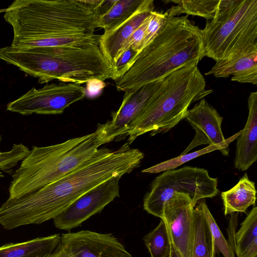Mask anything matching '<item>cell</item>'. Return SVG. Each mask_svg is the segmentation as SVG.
<instances>
[{
    "mask_svg": "<svg viewBox=\"0 0 257 257\" xmlns=\"http://www.w3.org/2000/svg\"><path fill=\"white\" fill-rule=\"evenodd\" d=\"M1 139H2V138H1V135H0V143H1ZM1 152L0 151V153H1Z\"/></svg>",
    "mask_w": 257,
    "mask_h": 257,
    "instance_id": "cell-33",
    "label": "cell"
},
{
    "mask_svg": "<svg viewBox=\"0 0 257 257\" xmlns=\"http://www.w3.org/2000/svg\"><path fill=\"white\" fill-rule=\"evenodd\" d=\"M170 257H183L180 252L175 248L171 242V252Z\"/></svg>",
    "mask_w": 257,
    "mask_h": 257,
    "instance_id": "cell-31",
    "label": "cell"
},
{
    "mask_svg": "<svg viewBox=\"0 0 257 257\" xmlns=\"http://www.w3.org/2000/svg\"><path fill=\"white\" fill-rule=\"evenodd\" d=\"M153 0H144L136 12L112 30L99 35L98 46L107 61L113 67L117 55L135 31L154 11Z\"/></svg>",
    "mask_w": 257,
    "mask_h": 257,
    "instance_id": "cell-15",
    "label": "cell"
},
{
    "mask_svg": "<svg viewBox=\"0 0 257 257\" xmlns=\"http://www.w3.org/2000/svg\"><path fill=\"white\" fill-rule=\"evenodd\" d=\"M0 59L38 78L40 84L56 79L81 84L113 76V67L96 44L25 48L9 46L0 48Z\"/></svg>",
    "mask_w": 257,
    "mask_h": 257,
    "instance_id": "cell-4",
    "label": "cell"
},
{
    "mask_svg": "<svg viewBox=\"0 0 257 257\" xmlns=\"http://www.w3.org/2000/svg\"><path fill=\"white\" fill-rule=\"evenodd\" d=\"M99 131L56 145L33 146L12 173L9 198L28 195L72 172L98 151Z\"/></svg>",
    "mask_w": 257,
    "mask_h": 257,
    "instance_id": "cell-5",
    "label": "cell"
},
{
    "mask_svg": "<svg viewBox=\"0 0 257 257\" xmlns=\"http://www.w3.org/2000/svg\"><path fill=\"white\" fill-rule=\"evenodd\" d=\"M167 16L166 12L161 13L153 11L151 13L146 30L143 48L155 38L165 23Z\"/></svg>",
    "mask_w": 257,
    "mask_h": 257,
    "instance_id": "cell-29",
    "label": "cell"
},
{
    "mask_svg": "<svg viewBox=\"0 0 257 257\" xmlns=\"http://www.w3.org/2000/svg\"><path fill=\"white\" fill-rule=\"evenodd\" d=\"M201 33L204 57L216 62L257 51V0H219Z\"/></svg>",
    "mask_w": 257,
    "mask_h": 257,
    "instance_id": "cell-7",
    "label": "cell"
},
{
    "mask_svg": "<svg viewBox=\"0 0 257 257\" xmlns=\"http://www.w3.org/2000/svg\"><path fill=\"white\" fill-rule=\"evenodd\" d=\"M86 93L90 96H95L98 94L101 90L106 86L104 81L99 79H92L86 83Z\"/></svg>",
    "mask_w": 257,
    "mask_h": 257,
    "instance_id": "cell-30",
    "label": "cell"
},
{
    "mask_svg": "<svg viewBox=\"0 0 257 257\" xmlns=\"http://www.w3.org/2000/svg\"><path fill=\"white\" fill-rule=\"evenodd\" d=\"M150 17V15L133 33L118 53L116 60L123 52L129 48L133 49L137 53L142 49Z\"/></svg>",
    "mask_w": 257,
    "mask_h": 257,
    "instance_id": "cell-28",
    "label": "cell"
},
{
    "mask_svg": "<svg viewBox=\"0 0 257 257\" xmlns=\"http://www.w3.org/2000/svg\"><path fill=\"white\" fill-rule=\"evenodd\" d=\"M228 145H210L198 151L189 154L180 155L179 156L160 163L155 166L143 170V173H158L167 170L175 169L185 163L195 159L200 156L210 153L211 152L219 150L223 155L226 156L229 153Z\"/></svg>",
    "mask_w": 257,
    "mask_h": 257,
    "instance_id": "cell-25",
    "label": "cell"
},
{
    "mask_svg": "<svg viewBox=\"0 0 257 257\" xmlns=\"http://www.w3.org/2000/svg\"><path fill=\"white\" fill-rule=\"evenodd\" d=\"M121 177H113L84 193L53 219L55 226L60 230H69L101 211L119 196V181Z\"/></svg>",
    "mask_w": 257,
    "mask_h": 257,
    "instance_id": "cell-10",
    "label": "cell"
},
{
    "mask_svg": "<svg viewBox=\"0 0 257 257\" xmlns=\"http://www.w3.org/2000/svg\"><path fill=\"white\" fill-rule=\"evenodd\" d=\"M144 0H117L110 9L99 19V27L104 32L118 26L132 16Z\"/></svg>",
    "mask_w": 257,
    "mask_h": 257,
    "instance_id": "cell-22",
    "label": "cell"
},
{
    "mask_svg": "<svg viewBox=\"0 0 257 257\" xmlns=\"http://www.w3.org/2000/svg\"><path fill=\"white\" fill-rule=\"evenodd\" d=\"M126 143L112 151L99 149L92 158L63 176L28 195L8 199L0 207V224L11 230L53 219L84 193L117 176L132 172L144 157Z\"/></svg>",
    "mask_w": 257,
    "mask_h": 257,
    "instance_id": "cell-1",
    "label": "cell"
},
{
    "mask_svg": "<svg viewBox=\"0 0 257 257\" xmlns=\"http://www.w3.org/2000/svg\"><path fill=\"white\" fill-rule=\"evenodd\" d=\"M188 16H167L155 38L114 80L117 90L125 92L158 81L187 63L202 59L201 30Z\"/></svg>",
    "mask_w": 257,
    "mask_h": 257,
    "instance_id": "cell-3",
    "label": "cell"
},
{
    "mask_svg": "<svg viewBox=\"0 0 257 257\" xmlns=\"http://www.w3.org/2000/svg\"><path fill=\"white\" fill-rule=\"evenodd\" d=\"M145 244L151 257H169L171 252V241L164 220L144 237Z\"/></svg>",
    "mask_w": 257,
    "mask_h": 257,
    "instance_id": "cell-24",
    "label": "cell"
},
{
    "mask_svg": "<svg viewBox=\"0 0 257 257\" xmlns=\"http://www.w3.org/2000/svg\"><path fill=\"white\" fill-rule=\"evenodd\" d=\"M59 234L5 244L0 247V257H48L60 243Z\"/></svg>",
    "mask_w": 257,
    "mask_h": 257,
    "instance_id": "cell-18",
    "label": "cell"
},
{
    "mask_svg": "<svg viewBox=\"0 0 257 257\" xmlns=\"http://www.w3.org/2000/svg\"><path fill=\"white\" fill-rule=\"evenodd\" d=\"M185 118L196 133L194 139L180 155L186 154L195 147L202 145L229 146L241 132V130L225 139L221 128L223 117L204 98L187 110Z\"/></svg>",
    "mask_w": 257,
    "mask_h": 257,
    "instance_id": "cell-14",
    "label": "cell"
},
{
    "mask_svg": "<svg viewBox=\"0 0 257 257\" xmlns=\"http://www.w3.org/2000/svg\"><path fill=\"white\" fill-rule=\"evenodd\" d=\"M29 151L23 144H14L11 150L0 153V170L12 174L13 168L22 161ZM4 176L0 172V178Z\"/></svg>",
    "mask_w": 257,
    "mask_h": 257,
    "instance_id": "cell-27",
    "label": "cell"
},
{
    "mask_svg": "<svg viewBox=\"0 0 257 257\" xmlns=\"http://www.w3.org/2000/svg\"><path fill=\"white\" fill-rule=\"evenodd\" d=\"M199 201L213 237L215 252L216 250L221 252L223 257H235V253L232 245H230L224 238L211 214L204 199H201Z\"/></svg>",
    "mask_w": 257,
    "mask_h": 257,
    "instance_id": "cell-26",
    "label": "cell"
},
{
    "mask_svg": "<svg viewBox=\"0 0 257 257\" xmlns=\"http://www.w3.org/2000/svg\"><path fill=\"white\" fill-rule=\"evenodd\" d=\"M5 9L0 10V12H5Z\"/></svg>",
    "mask_w": 257,
    "mask_h": 257,
    "instance_id": "cell-32",
    "label": "cell"
},
{
    "mask_svg": "<svg viewBox=\"0 0 257 257\" xmlns=\"http://www.w3.org/2000/svg\"><path fill=\"white\" fill-rule=\"evenodd\" d=\"M86 94V89L80 84L46 83L40 89L32 88L9 102L6 109L23 115L33 113L60 114L71 104L83 99Z\"/></svg>",
    "mask_w": 257,
    "mask_h": 257,
    "instance_id": "cell-9",
    "label": "cell"
},
{
    "mask_svg": "<svg viewBox=\"0 0 257 257\" xmlns=\"http://www.w3.org/2000/svg\"><path fill=\"white\" fill-rule=\"evenodd\" d=\"M256 194L255 183L245 173L234 186L221 192L224 215L245 212L248 207L255 205Z\"/></svg>",
    "mask_w": 257,
    "mask_h": 257,
    "instance_id": "cell-19",
    "label": "cell"
},
{
    "mask_svg": "<svg viewBox=\"0 0 257 257\" xmlns=\"http://www.w3.org/2000/svg\"><path fill=\"white\" fill-rule=\"evenodd\" d=\"M217 78L232 76L231 80L243 83L257 84V51L241 54L232 59L216 62L205 74Z\"/></svg>",
    "mask_w": 257,
    "mask_h": 257,
    "instance_id": "cell-17",
    "label": "cell"
},
{
    "mask_svg": "<svg viewBox=\"0 0 257 257\" xmlns=\"http://www.w3.org/2000/svg\"><path fill=\"white\" fill-rule=\"evenodd\" d=\"M161 80L125 91L119 108L111 113L112 119L97 126L102 144L127 136L130 125L157 91Z\"/></svg>",
    "mask_w": 257,
    "mask_h": 257,
    "instance_id": "cell-12",
    "label": "cell"
},
{
    "mask_svg": "<svg viewBox=\"0 0 257 257\" xmlns=\"http://www.w3.org/2000/svg\"><path fill=\"white\" fill-rule=\"evenodd\" d=\"M194 204L190 196L175 192L163 205V216L170 241L183 257H191L194 238Z\"/></svg>",
    "mask_w": 257,
    "mask_h": 257,
    "instance_id": "cell-11",
    "label": "cell"
},
{
    "mask_svg": "<svg viewBox=\"0 0 257 257\" xmlns=\"http://www.w3.org/2000/svg\"><path fill=\"white\" fill-rule=\"evenodd\" d=\"M60 243L73 257H133L111 233L90 230L63 233Z\"/></svg>",
    "mask_w": 257,
    "mask_h": 257,
    "instance_id": "cell-13",
    "label": "cell"
},
{
    "mask_svg": "<svg viewBox=\"0 0 257 257\" xmlns=\"http://www.w3.org/2000/svg\"><path fill=\"white\" fill-rule=\"evenodd\" d=\"M16 48L98 45L99 16L85 1L16 0L6 9Z\"/></svg>",
    "mask_w": 257,
    "mask_h": 257,
    "instance_id": "cell-2",
    "label": "cell"
},
{
    "mask_svg": "<svg viewBox=\"0 0 257 257\" xmlns=\"http://www.w3.org/2000/svg\"><path fill=\"white\" fill-rule=\"evenodd\" d=\"M248 115L244 128L236 139L234 167L243 171L257 160V92H251L248 98Z\"/></svg>",
    "mask_w": 257,
    "mask_h": 257,
    "instance_id": "cell-16",
    "label": "cell"
},
{
    "mask_svg": "<svg viewBox=\"0 0 257 257\" xmlns=\"http://www.w3.org/2000/svg\"><path fill=\"white\" fill-rule=\"evenodd\" d=\"M198 62L187 63L161 79L159 88L130 126L129 144L149 132L151 136L166 133L185 118L190 104L205 94L206 81Z\"/></svg>",
    "mask_w": 257,
    "mask_h": 257,
    "instance_id": "cell-6",
    "label": "cell"
},
{
    "mask_svg": "<svg viewBox=\"0 0 257 257\" xmlns=\"http://www.w3.org/2000/svg\"><path fill=\"white\" fill-rule=\"evenodd\" d=\"M194 209V238L191 257H215L213 237L200 201Z\"/></svg>",
    "mask_w": 257,
    "mask_h": 257,
    "instance_id": "cell-21",
    "label": "cell"
},
{
    "mask_svg": "<svg viewBox=\"0 0 257 257\" xmlns=\"http://www.w3.org/2000/svg\"><path fill=\"white\" fill-rule=\"evenodd\" d=\"M255 257H257V256H255Z\"/></svg>",
    "mask_w": 257,
    "mask_h": 257,
    "instance_id": "cell-34",
    "label": "cell"
},
{
    "mask_svg": "<svg viewBox=\"0 0 257 257\" xmlns=\"http://www.w3.org/2000/svg\"><path fill=\"white\" fill-rule=\"evenodd\" d=\"M218 181L203 168L185 166L163 172L152 182L150 190L144 198V209L162 219L164 204L175 192L188 194L194 205L218 193Z\"/></svg>",
    "mask_w": 257,
    "mask_h": 257,
    "instance_id": "cell-8",
    "label": "cell"
},
{
    "mask_svg": "<svg viewBox=\"0 0 257 257\" xmlns=\"http://www.w3.org/2000/svg\"><path fill=\"white\" fill-rule=\"evenodd\" d=\"M169 257H170V256Z\"/></svg>",
    "mask_w": 257,
    "mask_h": 257,
    "instance_id": "cell-35",
    "label": "cell"
},
{
    "mask_svg": "<svg viewBox=\"0 0 257 257\" xmlns=\"http://www.w3.org/2000/svg\"><path fill=\"white\" fill-rule=\"evenodd\" d=\"M173 6L166 12L168 16L178 17L182 14L203 17L207 21L213 19L216 14L219 0L171 1Z\"/></svg>",
    "mask_w": 257,
    "mask_h": 257,
    "instance_id": "cell-23",
    "label": "cell"
},
{
    "mask_svg": "<svg viewBox=\"0 0 257 257\" xmlns=\"http://www.w3.org/2000/svg\"><path fill=\"white\" fill-rule=\"evenodd\" d=\"M237 257L257 256V207L254 206L241 224L233 238Z\"/></svg>",
    "mask_w": 257,
    "mask_h": 257,
    "instance_id": "cell-20",
    "label": "cell"
}]
</instances>
